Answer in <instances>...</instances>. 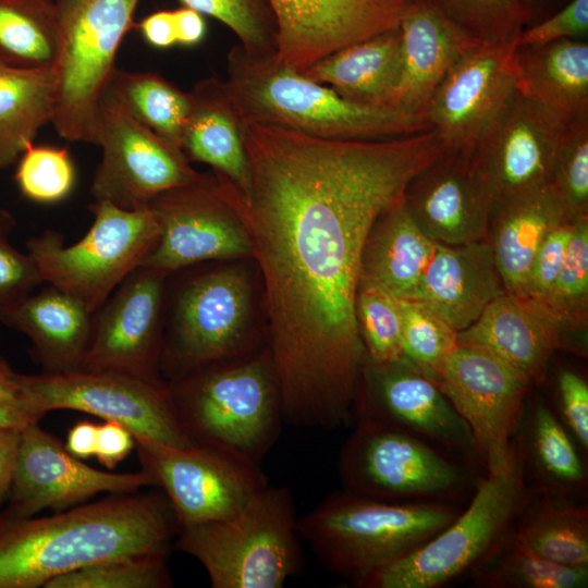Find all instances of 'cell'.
<instances>
[{"instance_id": "2", "label": "cell", "mask_w": 588, "mask_h": 588, "mask_svg": "<svg viewBox=\"0 0 588 588\" xmlns=\"http://www.w3.org/2000/svg\"><path fill=\"white\" fill-rule=\"evenodd\" d=\"M177 529L158 487L111 493L49 516L12 517L0 510V588H45L107 559L169 554Z\"/></svg>"}, {"instance_id": "4", "label": "cell", "mask_w": 588, "mask_h": 588, "mask_svg": "<svg viewBox=\"0 0 588 588\" xmlns=\"http://www.w3.org/2000/svg\"><path fill=\"white\" fill-rule=\"evenodd\" d=\"M462 512L444 501H384L347 490L298 516L296 532L334 573L356 587L415 551Z\"/></svg>"}, {"instance_id": "38", "label": "cell", "mask_w": 588, "mask_h": 588, "mask_svg": "<svg viewBox=\"0 0 588 588\" xmlns=\"http://www.w3.org/2000/svg\"><path fill=\"white\" fill-rule=\"evenodd\" d=\"M530 450L540 476L554 489L584 486L586 469L572 438L554 413L537 402L530 421Z\"/></svg>"}, {"instance_id": "43", "label": "cell", "mask_w": 588, "mask_h": 588, "mask_svg": "<svg viewBox=\"0 0 588 588\" xmlns=\"http://www.w3.org/2000/svg\"><path fill=\"white\" fill-rule=\"evenodd\" d=\"M399 301L404 358L430 377L458 345L457 332L422 303Z\"/></svg>"}, {"instance_id": "41", "label": "cell", "mask_w": 588, "mask_h": 588, "mask_svg": "<svg viewBox=\"0 0 588 588\" xmlns=\"http://www.w3.org/2000/svg\"><path fill=\"white\" fill-rule=\"evenodd\" d=\"M356 318L367 359L390 364L404 359L400 301L368 283H358Z\"/></svg>"}, {"instance_id": "56", "label": "cell", "mask_w": 588, "mask_h": 588, "mask_svg": "<svg viewBox=\"0 0 588 588\" xmlns=\"http://www.w3.org/2000/svg\"><path fill=\"white\" fill-rule=\"evenodd\" d=\"M97 425L89 420H82L70 429L65 448L74 456L83 460L95 456Z\"/></svg>"}, {"instance_id": "25", "label": "cell", "mask_w": 588, "mask_h": 588, "mask_svg": "<svg viewBox=\"0 0 588 588\" xmlns=\"http://www.w3.org/2000/svg\"><path fill=\"white\" fill-rule=\"evenodd\" d=\"M401 71L390 106L426 115L449 70L481 44L452 22L432 0H414L400 25Z\"/></svg>"}, {"instance_id": "37", "label": "cell", "mask_w": 588, "mask_h": 588, "mask_svg": "<svg viewBox=\"0 0 588 588\" xmlns=\"http://www.w3.org/2000/svg\"><path fill=\"white\" fill-rule=\"evenodd\" d=\"M475 579L488 588H583L588 567L547 561L506 540L475 568Z\"/></svg>"}, {"instance_id": "6", "label": "cell", "mask_w": 588, "mask_h": 588, "mask_svg": "<svg viewBox=\"0 0 588 588\" xmlns=\"http://www.w3.org/2000/svg\"><path fill=\"white\" fill-rule=\"evenodd\" d=\"M296 520L290 490L267 485L231 517L180 526L174 543L213 588H281L301 566Z\"/></svg>"}, {"instance_id": "54", "label": "cell", "mask_w": 588, "mask_h": 588, "mask_svg": "<svg viewBox=\"0 0 588 588\" xmlns=\"http://www.w3.org/2000/svg\"><path fill=\"white\" fill-rule=\"evenodd\" d=\"M20 434L21 430L0 427V510L8 498Z\"/></svg>"}, {"instance_id": "3", "label": "cell", "mask_w": 588, "mask_h": 588, "mask_svg": "<svg viewBox=\"0 0 588 588\" xmlns=\"http://www.w3.org/2000/svg\"><path fill=\"white\" fill-rule=\"evenodd\" d=\"M224 84L242 121L328 139L376 140L431 128L426 115L343 98L329 86L240 45L226 58Z\"/></svg>"}, {"instance_id": "36", "label": "cell", "mask_w": 588, "mask_h": 588, "mask_svg": "<svg viewBox=\"0 0 588 588\" xmlns=\"http://www.w3.org/2000/svg\"><path fill=\"white\" fill-rule=\"evenodd\" d=\"M527 551L555 564L588 567V511L544 499L512 539Z\"/></svg>"}, {"instance_id": "9", "label": "cell", "mask_w": 588, "mask_h": 588, "mask_svg": "<svg viewBox=\"0 0 588 588\" xmlns=\"http://www.w3.org/2000/svg\"><path fill=\"white\" fill-rule=\"evenodd\" d=\"M525 499L519 452L505 469L487 471L468 506L409 554L375 573L363 588H437L474 569L505 540Z\"/></svg>"}, {"instance_id": "57", "label": "cell", "mask_w": 588, "mask_h": 588, "mask_svg": "<svg viewBox=\"0 0 588 588\" xmlns=\"http://www.w3.org/2000/svg\"><path fill=\"white\" fill-rule=\"evenodd\" d=\"M10 367L11 366L5 360V358L2 355H0V369H5V368H10Z\"/></svg>"}, {"instance_id": "29", "label": "cell", "mask_w": 588, "mask_h": 588, "mask_svg": "<svg viewBox=\"0 0 588 588\" xmlns=\"http://www.w3.org/2000/svg\"><path fill=\"white\" fill-rule=\"evenodd\" d=\"M192 108L184 128L182 149L188 160L206 163L240 197L249 191L248 160L242 138L241 118L224 81L208 77L189 91Z\"/></svg>"}, {"instance_id": "46", "label": "cell", "mask_w": 588, "mask_h": 588, "mask_svg": "<svg viewBox=\"0 0 588 588\" xmlns=\"http://www.w3.org/2000/svg\"><path fill=\"white\" fill-rule=\"evenodd\" d=\"M550 185L571 220L588 216V119L568 124Z\"/></svg>"}, {"instance_id": "55", "label": "cell", "mask_w": 588, "mask_h": 588, "mask_svg": "<svg viewBox=\"0 0 588 588\" xmlns=\"http://www.w3.org/2000/svg\"><path fill=\"white\" fill-rule=\"evenodd\" d=\"M176 44L192 47L199 44L206 34V24L200 13L189 8L173 11Z\"/></svg>"}, {"instance_id": "48", "label": "cell", "mask_w": 588, "mask_h": 588, "mask_svg": "<svg viewBox=\"0 0 588 588\" xmlns=\"http://www.w3.org/2000/svg\"><path fill=\"white\" fill-rule=\"evenodd\" d=\"M574 221L561 223L543 240L535 256L524 295L539 302L547 298L563 266Z\"/></svg>"}, {"instance_id": "24", "label": "cell", "mask_w": 588, "mask_h": 588, "mask_svg": "<svg viewBox=\"0 0 588 588\" xmlns=\"http://www.w3.org/2000/svg\"><path fill=\"white\" fill-rule=\"evenodd\" d=\"M564 334L560 320L543 303L504 292L471 326L457 333V343L489 351L527 376L532 384H539Z\"/></svg>"}, {"instance_id": "32", "label": "cell", "mask_w": 588, "mask_h": 588, "mask_svg": "<svg viewBox=\"0 0 588 588\" xmlns=\"http://www.w3.org/2000/svg\"><path fill=\"white\" fill-rule=\"evenodd\" d=\"M401 71L400 28L344 47L301 73L354 102L390 106Z\"/></svg>"}, {"instance_id": "14", "label": "cell", "mask_w": 588, "mask_h": 588, "mask_svg": "<svg viewBox=\"0 0 588 588\" xmlns=\"http://www.w3.org/2000/svg\"><path fill=\"white\" fill-rule=\"evenodd\" d=\"M134 441L140 469L167 497L179 527L231 517L268 485L259 465L218 450Z\"/></svg>"}, {"instance_id": "19", "label": "cell", "mask_w": 588, "mask_h": 588, "mask_svg": "<svg viewBox=\"0 0 588 588\" xmlns=\"http://www.w3.org/2000/svg\"><path fill=\"white\" fill-rule=\"evenodd\" d=\"M169 277L139 266L118 285L94 314L90 344L81 369L163 380L160 356Z\"/></svg>"}, {"instance_id": "26", "label": "cell", "mask_w": 588, "mask_h": 588, "mask_svg": "<svg viewBox=\"0 0 588 588\" xmlns=\"http://www.w3.org/2000/svg\"><path fill=\"white\" fill-rule=\"evenodd\" d=\"M504 292L487 240L464 245L438 243L411 299L422 303L458 333Z\"/></svg>"}, {"instance_id": "13", "label": "cell", "mask_w": 588, "mask_h": 588, "mask_svg": "<svg viewBox=\"0 0 588 588\" xmlns=\"http://www.w3.org/2000/svg\"><path fill=\"white\" fill-rule=\"evenodd\" d=\"M429 378L468 425L487 471L511 466L519 453L514 436L532 385L529 378L469 344H458Z\"/></svg>"}, {"instance_id": "11", "label": "cell", "mask_w": 588, "mask_h": 588, "mask_svg": "<svg viewBox=\"0 0 588 588\" xmlns=\"http://www.w3.org/2000/svg\"><path fill=\"white\" fill-rule=\"evenodd\" d=\"M34 412L71 409L114 420L133 437L173 446L194 445L179 420L169 383L128 375L77 369L21 375Z\"/></svg>"}, {"instance_id": "42", "label": "cell", "mask_w": 588, "mask_h": 588, "mask_svg": "<svg viewBox=\"0 0 588 588\" xmlns=\"http://www.w3.org/2000/svg\"><path fill=\"white\" fill-rule=\"evenodd\" d=\"M458 27L480 42L517 40L529 11L522 0H432Z\"/></svg>"}, {"instance_id": "30", "label": "cell", "mask_w": 588, "mask_h": 588, "mask_svg": "<svg viewBox=\"0 0 588 588\" xmlns=\"http://www.w3.org/2000/svg\"><path fill=\"white\" fill-rule=\"evenodd\" d=\"M437 244L417 225L403 197L372 224L362 253L359 282L411 299Z\"/></svg>"}, {"instance_id": "33", "label": "cell", "mask_w": 588, "mask_h": 588, "mask_svg": "<svg viewBox=\"0 0 588 588\" xmlns=\"http://www.w3.org/2000/svg\"><path fill=\"white\" fill-rule=\"evenodd\" d=\"M51 70H19L0 65V170L19 161L39 130L51 121Z\"/></svg>"}, {"instance_id": "22", "label": "cell", "mask_w": 588, "mask_h": 588, "mask_svg": "<svg viewBox=\"0 0 588 588\" xmlns=\"http://www.w3.org/2000/svg\"><path fill=\"white\" fill-rule=\"evenodd\" d=\"M396 425L433 444L467 455L477 452L473 433L437 383L407 359H367L354 414Z\"/></svg>"}, {"instance_id": "7", "label": "cell", "mask_w": 588, "mask_h": 588, "mask_svg": "<svg viewBox=\"0 0 588 588\" xmlns=\"http://www.w3.org/2000/svg\"><path fill=\"white\" fill-rule=\"evenodd\" d=\"M139 0H59L51 123L70 142L100 144V99Z\"/></svg>"}, {"instance_id": "31", "label": "cell", "mask_w": 588, "mask_h": 588, "mask_svg": "<svg viewBox=\"0 0 588 588\" xmlns=\"http://www.w3.org/2000/svg\"><path fill=\"white\" fill-rule=\"evenodd\" d=\"M516 89L566 124L588 119V44L577 38L516 47Z\"/></svg>"}, {"instance_id": "18", "label": "cell", "mask_w": 588, "mask_h": 588, "mask_svg": "<svg viewBox=\"0 0 588 588\" xmlns=\"http://www.w3.org/2000/svg\"><path fill=\"white\" fill-rule=\"evenodd\" d=\"M567 128L541 103L513 94L469 155L494 203L550 184Z\"/></svg>"}, {"instance_id": "35", "label": "cell", "mask_w": 588, "mask_h": 588, "mask_svg": "<svg viewBox=\"0 0 588 588\" xmlns=\"http://www.w3.org/2000/svg\"><path fill=\"white\" fill-rule=\"evenodd\" d=\"M108 87L130 114L155 134L182 148L192 108L189 91H183L155 73L114 69Z\"/></svg>"}, {"instance_id": "12", "label": "cell", "mask_w": 588, "mask_h": 588, "mask_svg": "<svg viewBox=\"0 0 588 588\" xmlns=\"http://www.w3.org/2000/svg\"><path fill=\"white\" fill-rule=\"evenodd\" d=\"M249 306L250 286L240 269L188 278L176 291L164 324L162 379L171 382L231 356L242 340Z\"/></svg>"}, {"instance_id": "49", "label": "cell", "mask_w": 588, "mask_h": 588, "mask_svg": "<svg viewBox=\"0 0 588 588\" xmlns=\"http://www.w3.org/2000/svg\"><path fill=\"white\" fill-rule=\"evenodd\" d=\"M588 30V0H572L546 21L522 30L517 47H540L564 39L578 38Z\"/></svg>"}, {"instance_id": "16", "label": "cell", "mask_w": 588, "mask_h": 588, "mask_svg": "<svg viewBox=\"0 0 588 588\" xmlns=\"http://www.w3.org/2000/svg\"><path fill=\"white\" fill-rule=\"evenodd\" d=\"M148 207L160 233L140 266L171 275L201 262L252 254L247 232L216 173H201L194 182L160 194Z\"/></svg>"}, {"instance_id": "45", "label": "cell", "mask_w": 588, "mask_h": 588, "mask_svg": "<svg viewBox=\"0 0 588 588\" xmlns=\"http://www.w3.org/2000/svg\"><path fill=\"white\" fill-rule=\"evenodd\" d=\"M76 172L66 148L29 146L19 159L15 182L21 194L40 204L64 199L73 189Z\"/></svg>"}, {"instance_id": "39", "label": "cell", "mask_w": 588, "mask_h": 588, "mask_svg": "<svg viewBox=\"0 0 588 588\" xmlns=\"http://www.w3.org/2000/svg\"><path fill=\"white\" fill-rule=\"evenodd\" d=\"M169 554H128L99 561L50 580L45 588H168Z\"/></svg>"}, {"instance_id": "27", "label": "cell", "mask_w": 588, "mask_h": 588, "mask_svg": "<svg viewBox=\"0 0 588 588\" xmlns=\"http://www.w3.org/2000/svg\"><path fill=\"white\" fill-rule=\"evenodd\" d=\"M0 321L30 340L41 372L82 368L90 344L94 314L71 294L47 284L0 310Z\"/></svg>"}, {"instance_id": "52", "label": "cell", "mask_w": 588, "mask_h": 588, "mask_svg": "<svg viewBox=\"0 0 588 588\" xmlns=\"http://www.w3.org/2000/svg\"><path fill=\"white\" fill-rule=\"evenodd\" d=\"M131 431L114 420L97 425L95 456L108 469H113L134 450Z\"/></svg>"}, {"instance_id": "17", "label": "cell", "mask_w": 588, "mask_h": 588, "mask_svg": "<svg viewBox=\"0 0 588 588\" xmlns=\"http://www.w3.org/2000/svg\"><path fill=\"white\" fill-rule=\"evenodd\" d=\"M155 487L140 469L105 471L72 455L52 433L34 422L21 430L11 483L1 511L29 517L46 509L63 511L99 493H126Z\"/></svg>"}, {"instance_id": "8", "label": "cell", "mask_w": 588, "mask_h": 588, "mask_svg": "<svg viewBox=\"0 0 588 588\" xmlns=\"http://www.w3.org/2000/svg\"><path fill=\"white\" fill-rule=\"evenodd\" d=\"M94 221L83 238L64 244L45 230L27 241V253L45 283L81 301L95 314L155 247L160 229L149 207L127 210L106 200L89 205Z\"/></svg>"}, {"instance_id": "44", "label": "cell", "mask_w": 588, "mask_h": 588, "mask_svg": "<svg viewBox=\"0 0 588 588\" xmlns=\"http://www.w3.org/2000/svg\"><path fill=\"white\" fill-rule=\"evenodd\" d=\"M229 27L247 52H275V21L267 0H179Z\"/></svg>"}, {"instance_id": "20", "label": "cell", "mask_w": 588, "mask_h": 588, "mask_svg": "<svg viewBox=\"0 0 588 588\" xmlns=\"http://www.w3.org/2000/svg\"><path fill=\"white\" fill-rule=\"evenodd\" d=\"M517 40L481 42L461 57L436 88L427 118L450 151L469 156L516 89Z\"/></svg>"}, {"instance_id": "5", "label": "cell", "mask_w": 588, "mask_h": 588, "mask_svg": "<svg viewBox=\"0 0 588 588\" xmlns=\"http://www.w3.org/2000/svg\"><path fill=\"white\" fill-rule=\"evenodd\" d=\"M168 383L192 444L259 465L275 442L283 416L269 355L236 366L207 364Z\"/></svg>"}, {"instance_id": "58", "label": "cell", "mask_w": 588, "mask_h": 588, "mask_svg": "<svg viewBox=\"0 0 588 588\" xmlns=\"http://www.w3.org/2000/svg\"><path fill=\"white\" fill-rule=\"evenodd\" d=\"M522 1L527 5V1H528V0H522Z\"/></svg>"}, {"instance_id": "50", "label": "cell", "mask_w": 588, "mask_h": 588, "mask_svg": "<svg viewBox=\"0 0 588 588\" xmlns=\"http://www.w3.org/2000/svg\"><path fill=\"white\" fill-rule=\"evenodd\" d=\"M558 388L562 418L577 443L588 449V384L575 371L563 369Z\"/></svg>"}, {"instance_id": "40", "label": "cell", "mask_w": 588, "mask_h": 588, "mask_svg": "<svg viewBox=\"0 0 588 588\" xmlns=\"http://www.w3.org/2000/svg\"><path fill=\"white\" fill-rule=\"evenodd\" d=\"M560 320L564 332H584L588 317V216L574 221L563 266L541 302Z\"/></svg>"}, {"instance_id": "51", "label": "cell", "mask_w": 588, "mask_h": 588, "mask_svg": "<svg viewBox=\"0 0 588 588\" xmlns=\"http://www.w3.org/2000/svg\"><path fill=\"white\" fill-rule=\"evenodd\" d=\"M21 375L11 367L0 369V427L23 430L41 420L29 403Z\"/></svg>"}, {"instance_id": "15", "label": "cell", "mask_w": 588, "mask_h": 588, "mask_svg": "<svg viewBox=\"0 0 588 588\" xmlns=\"http://www.w3.org/2000/svg\"><path fill=\"white\" fill-rule=\"evenodd\" d=\"M101 160L90 194L120 208H146L170 189L189 184L195 171L183 149L135 120L107 86L100 99Z\"/></svg>"}, {"instance_id": "23", "label": "cell", "mask_w": 588, "mask_h": 588, "mask_svg": "<svg viewBox=\"0 0 588 588\" xmlns=\"http://www.w3.org/2000/svg\"><path fill=\"white\" fill-rule=\"evenodd\" d=\"M404 199L417 225L437 243L487 238L494 200L467 155L446 150L411 180Z\"/></svg>"}, {"instance_id": "53", "label": "cell", "mask_w": 588, "mask_h": 588, "mask_svg": "<svg viewBox=\"0 0 588 588\" xmlns=\"http://www.w3.org/2000/svg\"><path fill=\"white\" fill-rule=\"evenodd\" d=\"M140 30L146 41L156 48L166 49L176 44L173 11L150 14L142 21Z\"/></svg>"}, {"instance_id": "1", "label": "cell", "mask_w": 588, "mask_h": 588, "mask_svg": "<svg viewBox=\"0 0 588 588\" xmlns=\"http://www.w3.org/2000/svg\"><path fill=\"white\" fill-rule=\"evenodd\" d=\"M241 131L248 194L224 183L262 275L283 420L335 428L353 418L367 362L356 318L366 238L446 148L433 128L376 140L242 120Z\"/></svg>"}, {"instance_id": "21", "label": "cell", "mask_w": 588, "mask_h": 588, "mask_svg": "<svg viewBox=\"0 0 588 588\" xmlns=\"http://www.w3.org/2000/svg\"><path fill=\"white\" fill-rule=\"evenodd\" d=\"M277 60L302 72L352 44L400 27L414 0H267Z\"/></svg>"}, {"instance_id": "10", "label": "cell", "mask_w": 588, "mask_h": 588, "mask_svg": "<svg viewBox=\"0 0 588 588\" xmlns=\"http://www.w3.org/2000/svg\"><path fill=\"white\" fill-rule=\"evenodd\" d=\"M339 456L344 490L384 501H445L468 476L431 443L383 419L357 414Z\"/></svg>"}, {"instance_id": "34", "label": "cell", "mask_w": 588, "mask_h": 588, "mask_svg": "<svg viewBox=\"0 0 588 588\" xmlns=\"http://www.w3.org/2000/svg\"><path fill=\"white\" fill-rule=\"evenodd\" d=\"M57 51V3L51 0H0V65L51 70Z\"/></svg>"}, {"instance_id": "28", "label": "cell", "mask_w": 588, "mask_h": 588, "mask_svg": "<svg viewBox=\"0 0 588 588\" xmlns=\"http://www.w3.org/2000/svg\"><path fill=\"white\" fill-rule=\"evenodd\" d=\"M567 220L550 184L494 203L486 240L506 292L524 294L541 243Z\"/></svg>"}, {"instance_id": "47", "label": "cell", "mask_w": 588, "mask_h": 588, "mask_svg": "<svg viewBox=\"0 0 588 588\" xmlns=\"http://www.w3.org/2000/svg\"><path fill=\"white\" fill-rule=\"evenodd\" d=\"M15 224L13 215L0 207V310L15 305L45 283L28 253L10 243Z\"/></svg>"}]
</instances>
